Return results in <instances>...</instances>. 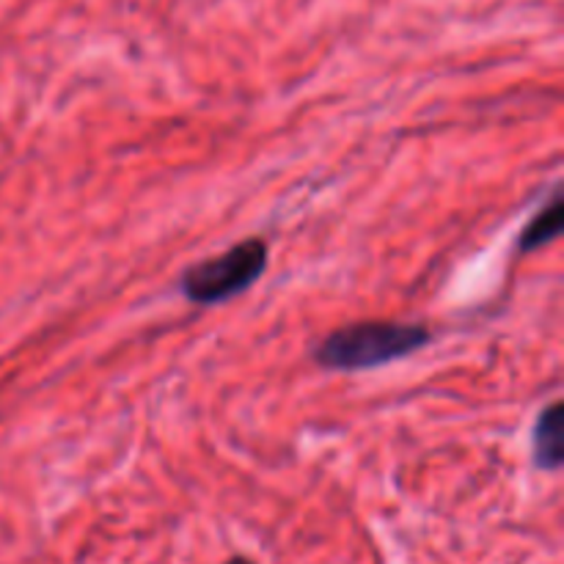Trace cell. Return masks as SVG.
<instances>
[{
    "instance_id": "obj_3",
    "label": "cell",
    "mask_w": 564,
    "mask_h": 564,
    "mask_svg": "<svg viewBox=\"0 0 564 564\" xmlns=\"http://www.w3.org/2000/svg\"><path fill=\"white\" fill-rule=\"evenodd\" d=\"M532 452H534V463H538L540 468H545V471H554V468L562 466L564 416H562L560 402H554V405H549L543 413H540L532 433Z\"/></svg>"
},
{
    "instance_id": "obj_1",
    "label": "cell",
    "mask_w": 564,
    "mask_h": 564,
    "mask_svg": "<svg viewBox=\"0 0 564 564\" xmlns=\"http://www.w3.org/2000/svg\"><path fill=\"white\" fill-rule=\"evenodd\" d=\"M430 341V330L424 325L405 323H356L334 330L314 347V361L325 369H341V372H356V369H375L383 364L400 361L411 356L419 347Z\"/></svg>"
},
{
    "instance_id": "obj_2",
    "label": "cell",
    "mask_w": 564,
    "mask_h": 564,
    "mask_svg": "<svg viewBox=\"0 0 564 564\" xmlns=\"http://www.w3.org/2000/svg\"><path fill=\"white\" fill-rule=\"evenodd\" d=\"M268 264V246L259 237H248L240 246L213 259L193 264L182 273V292L193 303H220L257 284Z\"/></svg>"
},
{
    "instance_id": "obj_4",
    "label": "cell",
    "mask_w": 564,
    "mask_h": 564,
    "mask_svg": "<svg viewBox=\"0 0 564 564\" xmlns=\"http://www.w3.org/2000/svg\"><path fill=\"white\" fill-rule=\"evenodd\" d=\"M562 224H564L562 196H554V202H551L543 213L534 215L532 224L527 226V231H523L521 240H518V248L529 253V251H534V248L545 246V242L556 240L562 231Z\"/></svg>"
},
{
    "instance_id": "obj_5",
    "label": "cell",
    "mask_w": 564,
    "mask_h": 564,
    "mask_svg": "<svg viewBox=\"0 0 564 564\" xmlns=\"http://www.w3.org/2000/svg\"><path fill=\"white\" fill-rule=\"evenodd\" d=\"M226 564H253V562L246 560V556H231V560L226 562Z\"/></svg>"
}]
</instances>
